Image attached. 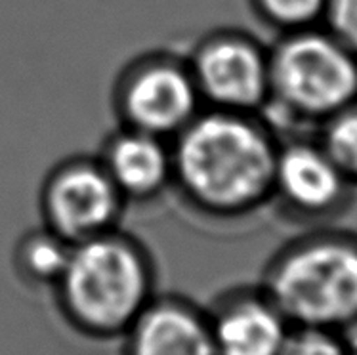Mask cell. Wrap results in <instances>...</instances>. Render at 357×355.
I'll return each instance as SVG.
<instances>
[{"label": "cell", "mask_w": 357, "mask_h": 355, "mask_svg": "<svg viewBox=\"0 0 357 355\" xmlns=\"http://www.w3.org/2000/svg\"><path fill=\"white\" fill-rule=\"evenodd\" d=\"M52 292L77 333L96 340L117 338L157 294V268L146 245L117 227L73 245Z\"/></svg>", "instance_id": "obj_2"}, {"label": "cell", "mask_w": 357, "mask_h": 355, "mask_svg": "<svg viewBox=\"0 0 357 355\" xmlns=\"http://www.w3.org/2000/svg\"><path fill=\"white\" fill-rule=\"evenodd\" d=\"M351 189L317 138L292 136L279 142L271 203H278L284 214L323 222L348 206Z\"/></svg>", "instance_id": "obj_8"}, {"label": "cell", "mask_w": 357, "mask_h": 355, "mask_svg": "<svg viewBox=\"0 0 357 355\" xmlns=\"http://www.w3.org/2000/svg\"><path fill=\"white\" fill-rule=\"evenodd\" d=\"M279 355H346L340 333L317 326H291Z\"/></svg>", "instance_id": "obj_15"}, {"label": "cell", "mask_w": 357, "mask_h": 355, "mask_svg": "<svg viewBox=\"0 0 357 355\" xmlns=\"http://www.w3.org/2000/svg\"><path fill=\"white\" fill-rule=\"evenodd\" d=\"M248 4L266 27L283 35L321 25L327 0H248Z\"/></svg>", "instance_id": "obj_14"}, {"label": "cell", "mask_w": 357, "mask_h": 355, "mask_svg": "<svg viewBox=\"0 0 357 355\" xmlns=\"http://www.w3.org/2000/svg\"><path fill=\"white\" fill-rule=\"evenodd\" d=\"M121 126L174 139L203 111L185 54L153 50L121 69L111 92Z\"/></svg>", "instance_id": "obj_5"}, {"label": "cell", "mask_w": 357, "mask_h": 355, "mask_svg": "<svg viewBox=\"0 0 357 355\" xmlns=\"http://www.w3.org/2000/svg\"><path fill=\"white\" fill-rule=\"evenodd\" d=\"M185 58L204 107L262 115L270 100V46L227 27L201 36Z\"/></svg>", "instance_id": "obj_7"}, {"label": "cell", "mask_w": 357, "mask_h": 355, "mask_svg": "<svg viewBox=\"0 0 357 355\" xmlns=\"http://www.w3.org/2000/svg\"><path fill=\"white\" fill-rule=\"evenodd\" d=\"M128 203L96 155L56 163L38 191L43 224L77 245L121 227Z\"/></svg>", "instance_id": "obj_6"}, {"label": "cell", "mask_w": 357, "mask_h": 355, "mask_svg": "<svg viewBox=\"0 0 357 355\" xmlns=\"http://www.w3.org/2000/svg\"><path fill=\"white\" fill-rule=\"evenodd\" d=\"M340 336H342L346 355H357V321L351 323L350 326H346Z\"/></svg>", "instance_id": "obj_17"}, {"label": "cell", "mask_w": 357, "mask_h": 355, "mask_svg": "<svg viewBox=\"0 0 357 355\" xmlns=\"http://www.w3.org/2000/svg\"><path fill=\"white\" fill-rule=\"evenodd\" d=\"M206 313L216 355H279L292 326L262 287L227 290Z\"/></svg>", "instance_id": "obj_9"}, {"label": "cell", "mask_w": 357, "mask_h": 355, "mask_svg": "<svg viewBox=\"0 0 357 355\" xmlns=\"http://www.w3.org/2000/svg\"><path fill=\"white\" fill-rule=\"evenodd\" d=\"M73 245L46 225L20 235L12 250L15 275L33 289H56L67 268Z\"/></svg>", "instance_id": "obj_12"}, {"label": "cell", "mask_w": 357, "mask_h": 355, "mask_svg": "<svg viewBox=\"0 0 357 355\" xmlns=\"http://www.w3.org/2000/svg\"><path fill=\"white\" fill-rule=\"evenodd\" d=\"M317 142L338 170L357 188V100L338 109L317 126Z\"/></svg>", "instance_id": "obj_13"}, {"label": "cell", "mask_w": 357, "mask_h": 355, "mask_svg": "<svg viewBox=\"0 0 357 355\" xmlns=\"http://www.w3.org/2000/svg\"><path fill=\"white\" fill-rule=\"evenodd\" d=\"M281 138L262 115L203 107L172 144V188L191 211L239 220L271 203Z\"/></svg>", "instance_id": "obj_1"}, {"label": "cell", "mask_w": 357, "mask_h": 355, "mask_svg": "<svg viewBox=\"0 0 357 355\" xmlns=\"http://www.w3.org/2000/svg\"><path fill=\"white\" fill-rule=\"evenodd\" d=\"M357 100V58L325 27L283 33L270 46V100L262 116L283 126H319Z\"/></svg>", "instance_id": "obj_4"}, {"label": "cell", "mask_w": 357, "mask_h": 355, "mask_svg": "<svg viewBox=\"0 0 357 355\" xmlns=\"http://www.w3.org/2000/svg\"><path fill=\"white\" fill-rule=\"evenodd\" d=\"M260 287L292 326L342 333L357 321V233L317 227L289 241Z\"/></svg>", "instance_id": "obj_3"}, {"label": "cell", "mask_w": 357, "mask_h": 355, "mask_svg": "<svg viewBox=\"0 0 357 355\" xmlns=\"http://www.w3.org/2000/svg\"><path fill=\"white\" fill-rule=\"evenodd\" d=\"M321 27L357 58V0H327Z\"/></svg>", "instance_id": "obj_16"}, {"label": "cell", "mask_w": 357, "mask_h": 355, "mask_svg": "<svg viewBox=\"0 0 357 355\" xmlns=\"http://www.w3.org/2000/svg\"><path fill=\"white\" fill-rule=\"evenodd\" d=\"M96 157L126 203H151L172 188L170 139L117 124Z\"/></svg>", "instance_id": "obj_11"}, {"label": "cell", "mask_w": 357, "mask_h": 355, "mask_svg": "<svg viewBox=\"0 0 357 355\" xmlns=\"http://www.w3.org/2000/svg\"><path fill=\"white\" fill-rule=\"evenodd\" d=\"M123 338V355H216L206 310L178 294H155Z\"/></svg>", "instance_id": "obj_10"}]
</instances>
